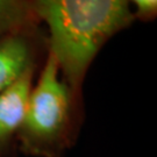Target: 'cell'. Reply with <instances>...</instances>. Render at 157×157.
<instances>
[{"mask_svg": "<svg viewBox=\"0 0 157 157\" xmlns=\"http://www.w3.org/2000/svg\"><path fill=\"white\" fill-rule=\"evenodd\" d=\"M34 8L48 25L49 51L76 94L101 47L134 20L128 0H34Z\"/></svg>", "mask_w": 157, "mask_h": 157, "instance_id": "1", "label": "cell"}, {"mask_svg": "<svg viewBox=\"0 0 157 157\" xmlns=\"http://www.w3.org/2000/svg\"><path fill=\"white\" fill-rule=\"evenodd\" d=\"M55 56L48 51L39 80L32 87L17 134L19 152L28 157H63L79 134L76 93L61 79Z\"/></svg>", "mask_w": 157, "mask_h": 157, "instance_id": "2", "label": "cell"}, {"mask_svg": "<svg viewBox=\"0 0 157 157\" xmlns=\"http://www.w3.org/2000/svg\"><path fill=\"white\" fill-rule=\"evenodd\" d=\"M132 1L136 6L137 12L143 17L155 14V12H156L157 0H132Z\"/></svg>", "mask_w": 157, "mask_h": 157, "instance_id": "6", "label": "cell"}, {"mask_svg": "<svg viewBox=\"0 0 157 157\" xmlns=\"http://www.w3.org/2000/svg\"><path fill=\"white\" fill-rule=\"evenodd\" d=\"M35 67H29L8 89L0 93V157H17V134L33 87Z\"/></svg>", "mask_w": 157, "mask_h": 157, "instance_id": "3", "label": "cell"}, {"mask_svg": "<svg viewBox=\"0 0 157 157\" xmlns=\"http://www.w3.org/2000/svg\"><path fill=\"white\" fill-rule=\"evenodd\" d=\"M35 67L32 41L17 30L0 36V93L13 85L29 67Z\"/></svg>", "mask_w": 157, "mask_h": 157, "instance_id": "4", "label": "cell"}, {"mask_svg": "<svg viewBox=\"0 0 157 157\" xmlns=\"http://www.w3.org/2000/svg\"><path fill=\"white\" fill-rule=\"evenodd\" d=\"M27 15L25 0H0V36L17 30Z\"/></svg>", "mask_w": 157, "mask_h": 157, "instance_id": "5", "label": "cell"}]
</instances>
